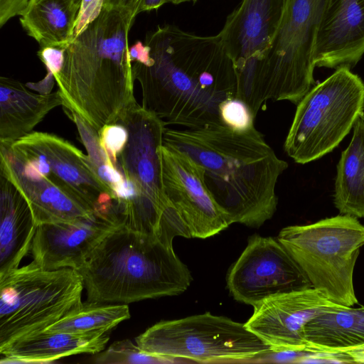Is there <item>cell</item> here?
I'll return each instance as SVG.
<instances>
[{"instance_id": "cell-30", "label": "cell", "mask_w": 364, "mask_h": 364, "mask_svg": "<svg viewBox=\"0 0 364 364\" xmlns=\"http://www.w3.org/2000/svg\"><path fill=\"white\" fill-rule=\"evenodd\" d=\"M105 0H81L75 23L74 38L79 36L102 12Z\"/></svg>"}, {"instance_id": "cell-18", "label": "cell", "mask_w": 364, "mask_h": 364, "mask_svg": "<svg viewBox=\"0 0 364 364\" xmlns=\"http://www.w3.org/2000/svg\"><path fill=\"white\" fill-rule=\"evenodd\" d=\"M0 175L10 181L26 198L37 226L87 218L100 213L53 184L2 146Z\"/></svg>"}, {"instance_id": "cell-9", "label": "cell", "mask_w": 364, "mask_h": 364, "mask_svg": "<svg viewBox=\"0 0 364 364\" xmlns=\"http://www.w3.org/2000/svg\"><path fill=\"white\" fill-rule=\"evenodd\" d=\"M146 352L198 363H256L271 350L245 325L209 312L161 321L135 338Z\"/></svg>"}, {"instance_id": "cell-15", "label": "cell", "mask_w": 364, "mask_h": 364, "mask_svg": "<svg viewBox=\"0 0 364 364\" xmlns=\"http://www.w3.org/2000/svg\"><path fill=\"white\" fill-rule=\"evenodd\" d=\"M253 307L245 325L272 351H303L307 322L319 314L346 306L310 287L270 296Z\"/></svg>"}, {"instance_id": "cell-1", "label": "cell", "mask_w": 364, "mask_h": 364, "mask_svg": "<svg viewBox=\"0 0 364 364\" xmlns=\"http://www.w3.org/2000/svg\"><path fill=\"white\" fill-rule=\"evenodd\" d=\"M163 144L202 166L206 186L230 225L259 228L275 213L276 185L288 164L255 126L242 131L223 122L166 128Z\"/></svg>"}, {"instance_id": "cell-24", "label": "cell", "mask_w": 364, "mask_h": 364, "mask_svg": "<svg viewBox=\"0 0 364 364\" xmlns=\"http://www.w3.org/2000/svg\"><path fill=\"white\" fill-rule=\"evenodd\" d=\"M353 136L337 164L333 202L341 215L364 218V120L360 117Z\"/></svg>"}, {"instance_id": "cell-32", "label": "cell", "mask_w": 364, "mask_h": 364, "mask_svg": "<svg viewBox=\"0 0 364 364\" xmlns=\"http://www.w3.org/2000/svg\"><path fill=\"white\" fill-rule=\"evenodd\" d=\"M141 3L142 0H105L103 8L117 10L127 16L134 23L136 16L141 13Z\"/></svg>"}, {"instance_id": "cell-21", "label": "cell", "mask_w": 364, "mask_h": 364, "mask_svg": "<svg viewBox=\"0 0 364 364\" xmlns=\"http://www.w3.org/2000/svg\"><path fill=\"white\" fill-rule=\"evenodd\" d=\"M37 227L26 198L0 175V277L19 267L31 250Z\"/></svg>"}, {"instance_id": "cell-22", "label": "cell", "mask_w": 364, "mask_h": 364, "mask_svg": "<svg viewBox=\"0 0 364 364\" xmlns=\"http://www.w3.org/2000/svg\"><path fill=\"white\" fill-rule=\"evenodd\" d=\"M80 6L77 0H30L19 21L41 48H66L74 39Z\"/></svg>"}, {"instance_id": "cell-38", "label": "cell", "mask_w": 364, "mask_h": 364, "mask_svg": "<svg viewBox=\"0 0 364 364\" xmlns=\"http://www.w3.org/2000/svg\"><path fill=\"white\" fill-rule=\"evenodd\" d=\"M362 119L364 120V114L361 116Z\"/></svg>"}, {"instance_id": "cell-7", "label": "cell", "mask_w": 364, "mask_h": 364, "mask_svg": "<svg viewBox=\"0 0 364 364\" xmlns=\"http://www.w3.org/2000/svg\"><path fill=\"white\" fill-rule=\"evenodd\" d=\"M296 105L284 149L305 164L331 152L364 114V82L350 68H337Z\"/></svg>"}, {"instance_id": "cell-4", "label": "cell", "mask_w": 364, "mask_h": 364, "mask_svg": "<svg viewBox=\"0 0 364 364\" xmlns=\"http://www.w3.org/2000/svg\"><path fill=\"white\" fill-rule=\"evenodd\" d=\"M77 271L82 277L87 301L106 304L178 295L193 279L173 245L123 223L105 237Z\"/></svg>"}, {"instance_id": "cell-6", "label": "cell", "mask_w": 364, "mask_h": 364, "mask_svg": "<svg viewBox=\"0 0 364 364\" xmlns=\"http://www.w3.org/2000/svg\"><path fill=\"white\" fill-rule=\"evenodd\" d=\"M277 240L309 279L311 287L340 305L357 304L353 271L364 245V225L346 215L284 228Z\"/></svg>"}, {"instance_id": "cell-35", "label": "cell", "mask_w": 364, "mask_h": 364, "mask_svg": "<svg viewBox=\"0 0 364 364\" xmlns=\"http://www.w3.org/2000/svg\"><path fill=\"white\" fill-rule=\"evenodd\" d=\"M333 354L343 356L348 363H364V343L337 350Z\"/></svg>"}, {"instance_id": "cell-36", "label": "cell", "mask_w": 364, "mask_h": 364, "mask_svg": "<svg viewBox=\"0 0 364 364\" xmlns=\"http://www.w3.org/2000/svg\"><path fill=\"white\" fill-rule=\"evenodd\" d=\"M166 3H169L168 0H142L140 12L158 9Z\"/></svg>"}, {"instance_id": "cell-13", "label": "cell", "mask_w": 364, "mask_h": 364, "mask_svg": "<svg viewBox=\"0 0 364 364\" xmlns=\"http://www.w3.org/2000/svg\"><path fill=\"white\" fill-rule=\"evenodd\" d=\"M227 287L235 300L252 306L274 295L312 287L277 238L258 235L249 238L230 268Z\"/></svg>"}, {"instance_id": "cell-8", "label": "cell", "mask_w": 364, "mask_h": 364, "mask_svg": "<svg viewBox=\"0 0 364 364\" xmlns=\"http://www.w3.org/2000/svg\"><path fill=\"white\" fill-rule=\"evenodd\" d=\"M74 269L45 270L33 261L0 277V349L45 331L81 302Z\"/></svg>"}, {"instance_id": "cell-10", "label": "cell", "mask_w": 364, "mask_h": 364, "mask_svg": "<svg viewBox=\"0 0 364 364\" xmlns=\"http://www.w3.org/2000/svg\"><path fill=\"white\" fill-rule=\"evenodd\" d=\"M326 0H284L271 46L259 68L258 93L297 105L314 85L316 41Z\"/></svg>"}, {"instance_id": "cell-39", "label": "cell", "mask_w": 364, "mask_h": 364, "mask_svg": "<svg viewBox=\"0 0 364 364\" xmlns=\"http://www.w3.org/2000/svg\"><path fill=\"white\" fill-rule=\"evenodd\" d=\"M77 1L78 2H80V1H81V0H77Z\"/></svg>"}, {"instance_id": "cell-2", "label": "cell", "mask_w": 364, "mask_h": 364, "mask_svg": "<svg viewBox=\"0 0 364 364\" xmlns=\"http://www.w3.org/2000/svg\"><path fill=\"white\" fill-rule=\"evenodd\" d=\"M144 43L150 48V63H132L141 106L166 126L223 122L219 107L225 100L220 94L218 61L210 38L165 24L148 33Z\"/></svg>"}, {"instance_id": "cell-20", "label": "cell", "mask_w": 364, "mask_h": 364, "mask_svg": "<svg viewBox=\"0 0 364 364\" xmlns=\"http://www.w3.org/2000/svg\"><path fill=\"white\" fill-rule=\"evenodd\" d=\"M109 340L108 333L42 331L21 338L0 349L1 363H50L77 354H97Z\"/></svg>"}, {"instance_id": "cell-27", "label": "cell", "mask_w": 364, "mask_h": 364, "mask_svg": "<svg viewBox=\"0 0 364 364\" xmlns=\"http://www.w3.org/2000/svg\"><path fill=\"white\" fill-rule=\"evenodd\" d=\"M98 364L173 363L175 360L149 353L129 339L117 341L97 353Z\"/></svg>"}, {"instance_id": "cell-29", "label": "cell", "mask_w": 364, "mask_h": 364, "mask_svg": "<svg viewBox=\"0 0 364 364\" xmlns=\"http://www.w3.org/2000/svg\"><path fill=\"white\" fill-rule=\"evenodd\" d=\"M98 134L101 144L113 161L127 141L126 128L119 123L107 124L102 128Z\"/></svg>"}, {"instance_id": "cell-33", "label": "cell", "mask_w": 364, "mask_h": 364, "mask_svg": "<svg viewBox=\"0 0 364 364\" xmlns=\"http://www.w3.org/2000/svg\"><path fill=\"white\" fill-rule=\"evenodd\" d=\"M30 0H0V27L11 18L20 16Z\"/></svg>"}, {"instance_id": "cell-19", "label": "cell", "mask_w": 364, "mask_h": 364, "mask_svg": "<svg viewBox=\"0 0 364 364\" xmlns=\"http://www.w3.org/2000/svg\"><path fill=\"white\" fill-rule=\"evenodd\" d=\"M58 90L36 94L14 78L0 77V145L9 146L33 132L54 108L63 106Z\"/></svg>"}, {"instance_id": "cell-17", "label": "cell", "mask_w": 364, "mask_h": 364, "mask_svg": "<svg viewBox=\"0 0 364 364\" xmlns=\"http://www.w3.org/2000/svg\"><path fill=\"white\" fill-rule=\"evenodd\" d=\"M363 55L364 0H326L316 41V67L351 69Z\"/></svg>"}, {"instance_id": "cell-14", "label": "cell", "mask_w": 364, "mask_h": 364, "mask_svg": "<svg viewBox=\"0 0 364 364\" xmlns=\"http://www.w3.org/2000/svg\"><path fill=\"white\" fill-rule=\"evenodd\" d=\"M163 191L187 225L191 238L205 239L230 224L210 193L202 166L164 144L160 150Z\"/></svg>"}, {"instance_id": "cell-16", "label": "cell", "mask_w": 364, "mask_h": 364, "mask_svg": "<svg viewBox=\"0 0 364 364\" xmlns=\"http://www.w3.org/2000/svg\"><path fill=\"white\" fill-rule=\"evenodd\" d=\"M120 223L117 214L97 213L87 218L39 225L30 250L33 262L45 270H77Z\"/></svg>"}, {"instance_id": "cell-5", "label": "cell", "mask_w": 364, "mask_h": 364, "mask_svg": "<svg viewBox=\"0 0 364 364\" xmlns=\"http://www.w3.org/2000/svg\"><path fill=\"white\" fill-rule=\"evenodd\" d=\"M127 129V141L112 161L124 185L116 202L122 223L128 228L159 238L168 204L162 188L160 148L164 122L137 102L117 122Z\"/></svg>"}, {"instance_id": "cell-34", "label": "cell", "mask_w": 364, "mask_h": 364, "mask_svg": "<svg viewBox=\"0 0 364 364\" xmlns=\"http://www.w3.org/2000/svg\"><path fill=\"white\" fill-rule=\"evenodd\" d=\"M129 55L132 63L137 62L144 65L150 63V48L141 41H136L129 47Z\"/></svg>"}, {"instance_id": "cell-11", "label": "cell", "mask_w": 364, "mask_h": 364, "mask_svg": "<svg viewBox=\"0 0 364 364\" xmlns=\"http://www.w3.org/2000/svg\"><path fill=\"white\" fill-rule=\"evenodd\" d=\"M3 146L95 212L118 215L113 192L100 178L88 155L70 141L33 131Z\"/></svg>"}, {"instance_id": "cell-25", "label": "cell", "mask_w": 364, "mask_h": 364, "mask_svg": "<svg viewBox=\"0 0 364 364\" xmlns=\"http://www.w3.org/2000/svg\"><path fill=\"white\" fill-rule=\"evenodd\" d=\"M130 316L129 306L125 304L81 301L43 331L69 333H109Z\"/></svg>"}, {"instance_id": "cell-37", "label": "cell", "mask_w": 364, "mask_h": 364, "mask_svg": "<svg viewBox=\"0 0 364 364\" xmlns=\"http://www.w3.org/2000/svg\"><path fill=\"white\" fill-rule=\"evenodd\" d=\"M169 3H172L175 5L184 3V2H193V4L196 3L197 0H168Z\"/></svg>"}, {"instance_id": "cell-26", "label": "cell", "mask_w": 364, "mask_h": 364, "mask_svg": "<svg viewBox=\"0 0 364 364\" xmlns=\"http://www.w3.org/2000/svg\"><path fill=\"white\" fill-rule=\"evenodd\" d=\"M68 115L74 122L80 140L87 150L97 173L113 192L116 203L124 188L123 176L101 144L98 132L87 125L77 114L68 112Z\"/></svg>"}, {"instance_id": "cell-31", "label": "cell", "mask_w": 364, "mask_h": 364, "mask_svg": "<svg viewBox=\"0 0 364 364\" xmlns=\"http://www.w3.org/2000/svg\"><path fill=\"white\" fill-rule=\"evenodd\" d=\"M65 49L43 47L38 51V56L45 65L48 73L54 75L60 70L64 61Z\"/></svg>"}, {"instance_id": "cell-12", "label": "cell", "mask_w": 364, "mask_h": 364, "mask_svg": "<svg viewBox=\"0 0 364 364\" xmlns=\"http://www.w3.org/2000/svg\"><path fill=\"white\" fill-rule=\"evenodd\" d=\"M284 3L242 0L217 34L235 68L236 98L249 107L255 117L262 105L258 94L259 68L277 29Z\"/></svg>"}, {"instance_id": "cell-23", "label": "cell", "mask_w": 364, "mask_h": 364, "mask_svg": "<svg viewBox=\"0 0 364 364\" xmlns=\"http://www.w3.org/2000/svg\"><path fill=\"white\" fill-rule=\"evenodd\" d=\"M304 338L306 351L331 355L364 343V306H346L318 314L306 324Z\"/></svg>"}, {"instance_id": "cell-28", "label": "cell", "mask_w": 364, "mask_h": 364, "mask_svg": "<svg viewBox=\"0 0 364 364\" xmlns=\"http://www.w3.org/2000/svg\"><path fill=\"white\" fill-rule=\"evenodd\" d=\"M222 122L235 130H246L254 125L255 117L249 107L234 97L224 100L219 107Z\"/></svg>"}, {"instance_id": "cell-3", "label": "cell", "mask_w": 364, "mask_h": 364, "mask_svg": "<svg viewBox=\"0 0 364 364\" xmlns=\"http://www.w3.org/2000/svg\"><path fill=\"white\" fill-rule=\"evenodd\" d=\"M132 24L124 14L103 8L65 49L62 68L53 75L66 112L97 132L117 123L136 102L128 42Z\"/></svg>"}]
</instances>
